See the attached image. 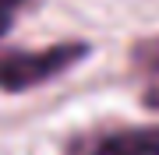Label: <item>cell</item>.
I'll return each mask as SVG.
<instances>
[{
	"label": "cell",
	"mask_w": 159,
	"mask_h": 155,
	"mask_svg": "<svg viewBox=\"0 0 159 155\" xmlns=\"http://www.w3.org/2000/svg\"><path fill=\"white\" fill-rule=\"evenodd\" d=\"M89 57L85 42H57L46 50H4L0 53V92H29L43 81L60 78Z\"/></svg>",
	"instance_id": "cell-1"
},
{
	"label": "cell",
	"mask_w": 159,
	"mask_h": 155,
	"mask_svg": "<svg viewBox=\"0 0 159 155\" xmlns=\"http://www.w3.org/2000/svg\"><path fill=\"white\" fill-rule=\"evenodd\" d=\"M67 155H159V127L89 131L67 141Z\"/></svg>",
	"instance_id": "cell-2"
},
{
	"label": "cell",
	"mask_w": 159,
	"mask_h": 155,
	"mask_svg": "<svg viewBox=\"0 0 159 155\" xmlns=\"http://www.w3.org/2000/svg\"><path fill=\"white\" fill-rule=\"evenodd\" d=\"M134 71L145 81V88H142L145 106L159 109V39H148L134 50Z\"/></svg>",
	"instance_id": "cell-3"
},
{
	"label": "cell",
	"mask_w": 159,
	"mask_h": 155,
	"mask_svg": "<svg viewBox=\"0 0 159 155\" xmlns=\"http://www.w3.org/2000/svg\"><path fill=\"white\" fill-rule=\"evenodd\" d=\"M18 4H21V0H0V35L7 32V25H11V18H14V11H18Z\"/></svg>",
	"instance_id": "cell-4"
}]
</instances>
